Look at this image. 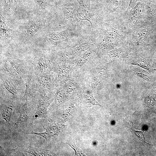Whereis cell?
<instances>
[{
	"instance_id": "1",
	"label": "cell",
	"mask_w": 156,
	"mask_h": 156,
	"mask_svg": "<svg viewBox=\"0 0 156 156\" xmlns=\"http://www.w3.org/2000/svg\"><path fill=\"white\" fill-rule=\"evenodd\" d=\"M126 36L122 31L115 29L110 24L103 23L97 29L94 40L99 53L103 54L121 43Z\"/></svg>"
},
{
	"instance_id": "2",
	"label": "cell",
	"mask_w": 156,
	"mask_h": 156,
	"mask_svg": "<svg viewBox=\"0 0 156 156\" xmlns=\"http://www.w3.org/2000/svg\"><path fill=\"white\" fill-rule=\"evenodd\" d=\"M152 32L149 24L142 19L130 25L127 36L132 44L138 45L148 40Z\"/></svg>"
},
{
	"instance_id": "3",
	"label": "cell",
	"mask_w": 156,
	"mask_h": 156,
	"mask_svg": "<svg viewBox=\"0 0 156 156\" xmlns=\"http://www.w3.org/2000/svg\"><path fill=\"white\" fill-rule=\"evenodd\" d=\"M127 19L131 25L143 19L146 14L144 2H138L136 5L126 12Z\"/></svg>"
},
{
	"instance_id": "4",
	"label": "cell",
	"mask_w": 156,
	"mask_h": 156,
	"mask_svg": "<svg viewBox=\"0 0 156 156\" xmlns=\"http://www.w3.org/2000/svg\"><path fill=\"white\" fill-rule=\"evenodd\" d=\"M70 36V31L69 28L60 32H50L47 34L50 43L54 46L61 42H68Z\"/></svg>"
},
{
	"instance_id": "5",
	"label": "cell",
	"mask_w": 156,
	"mask_h": 156,
	"mask_svg": "<svg viewBox=\"0 0 156 156\" xmlns=\"http://www.w3.org/2000/svg\"><path fill=\"white\" fill-rule=\"evenodd\" d=\"M53 101V99L47 97L41 98L39 100L36 110L34 115L36 119L45 118L47 114L49 106Z\"/></svg>"
},
{
	"instance_id": "6",
	"label": "cell",
	"mask_w": 156,
	"mask_h": 156,
	"mask_svg": "<svg viewBox=\"0 0 156 156\" xmlns=\"http://www.w3.org/2000/svg\"><path fill=\"white\" fill-rule=\"evenodd\" d=\"M92 39L88 36H82L76 43L70 49V52L73 54H78L87 49L90 46Z\"/></svg>"
},
{
	"instance_id": "7",
	"label": "cell",
	"mask_w": 156,
	"mask_h": 156,
	"mask_svg": "<svg viewBox=\"0 0 156 156\" xmlns=\"http://www.w3.org/2000/svg\"><path fill=\"white\" fill-rule=\"evenodd\" d=\"M62 127L60 125L53 123L45 129V131L43 132L36 133L32 131L30 134L40 136L47 141L57 136L62 130Z\"/></svg>"
},
{
	"instance_id": "8",
	"label": "cell",
	"mask_w": 156,
	"mask_h": 156,
	"mask_svg": "<svg viewBox=\"0 0 156 156\" xmlns=\"http://www.w3.org/2000/svg\"><path fill=\"white\" fill-rule=\"evenodd\" d=\"M65 19L73 25L78 24L80 20L77 15V10L75 8L68 5L63 6L62 8Z\"/></svg>"
},
{
	"instance_id": "9",
	"label": "cell",
	"mask_w": 156,
	"mask_h": 156,
	"mask_svg": "<svg viewBox=\"0 0 156 156\" xmlns=\"http://www.w3.org/2000/svg\"><path fill=\"white\" fill-rule=\"evenodd\" d=\"M27 101H26L19 111V116L14 124L15 126H22L27 124L31 112V109Z\"/></svg>"
},
{
	"instance_id": "10",
	"label": "cell",
	"mask_w": 156,
	"mask_h": 156,
	"mask_svg": "<svg viewBox=\"0 0 156 156\" xmlns=\"http://www.w3.org/2000/svg\"><path fill=\"white\" fill-rule=\"evenodd\" d=\"M37 60L36 68L38 75L47 73L50 69V64L45 52L43 51L42 55Z\"/></svg>"
},
{
	"instance_id": "11",
	"label": "cell",
	"mask_w": 156,
	"mask_h": 156,
	"mask_svg": "<svg viewBox=\"0 0 156 156\" xmlns=\"http://www.w3.org/2000/svg\"><path fill=\"white\" fill-rule=\"evenodd\" d=\"M13 109V106L10 103H6L1 106V118L7 125L10 124L11 120Z\"/></svg>"
},
{
	"instance_id": "12",
	"label": "cell",
	"mask_w": 156,
	"mask_h": 156,
	"mask_svg": "<svg viewBox=\"0 0 156 156\" xmlns=\"http://www.w3.org/2000/svg\"><path fill=\"white\" fill-rule=\"evenodd\" d=\"M45 22L44 20L30 22L26 26V30L27 36L31 37L44 26Z\"/></svg>"
},
{
	"instance_id": "13",
	"label": "cell",
	"mask_w": 156,
	"mask_h": 156,
	"mask_svg": "<svg viewBox=\"0 0 156 156\" xmlns=\"http://www.w3.org/2000/svg\"><path fill=\"white\" fill-rule=\"evenodd\" d=\"M77 15L80 20L87 21L90 23L91 27L93 26V21L94 14L89 9L85 10L79 6L77 10Z\"/></svg>"
},
{
	"instance_id": "14",
	"label": "cell",
	"mask_w": 156,
	"mask_h": 156,
	"mask_svg": "<svg viewBox=\"0 0 156 156\" xmlns=\"http://www.w3.org/2000/svg\"><path fill=\"white\" fill-rule=\"evenodd\" d=\"M31 156H49L55 155L52 150L46 149L41 148H37L29 146L26 151Z\"/></svg>"
},
{
	"instance_id": "15",
	"label": "cell",
	"mask_w": 156,
	"mask_h": 156,
	"mask_svg": "<svg viewBox=\"0 0 156 156\" xmlns=\"http://www.w3.org/2000/svg\"><path fill=\"white\" fill-rule=\"evenodd\" d=\"M107 54L111 58L115 59L126 57L129 52L126 48L122 47L110 51Z\"/></svg>"
},
{
	"instance_id": "16",
	"label": "cell",
	"mask_w": 156,
	"mask_h": 156,
	"mask_svg": "<svg viewBox=\"0 0 156 156\" xmlns=\"http://www.w3.org/2000/svg\"><path fill=\"white\" fill-rule=\"evenodd\" d=\"M3 82L5 88L11 94L16 95L17 93V86L15 81L11 79H3Z\"/></svg>"
},
{
	"instance_id": "17",
	"label": "cell",
	"mask_w": 156,
	"mask_h": 156,
	"mask_svg": "<svg viewBox=\"0 0 156 156\" xmlns=\"http://www.w3.org/2000/svg\"><path fill=\"white\" fill-rule=\"evenodd\" d=\"M7 60L9 62L12 68L18 75L22 76L25 74V69L19 62L11 58H9Z\"/></svg>"
},
{
	"instance_id": "18",
	"label": "cell",
	"mask_w": 156,
	"mask_h": 156,
	"mask_svg": "<svg viewBox=\"0 0 156 156\" xmlns=\"http://www.w3.org/2000/svg\"><path fill=\"white\" fill-rule=\"evenodd\" d=\"M129 63V64L138 66L148 70L150 69L147 62L139 57H134L130 59Z\"/></svg>"
},
{
	"instance_id": "19",
	"label": "cell",
	"mask_w": 156,
	"mask_h": 156,
	"mask_svg": "<svg viewBox=\"0 0 156 156\" xmlns=\"http://www.w3.org/2000/svg\"><path fill=\"white\" fill-rule=\"evenodd\" d=\"M38 80L43 87L50 89L52 86L51 79L47 73L38 75Z\"/></svg>"
},
{
	"instance_id": "20",
	"label": "cell",
	"mask_w": 156,
	"mask_h": 156,
	"mask_svg": "<svg viewBox=\"0 0 156 156\" xmlns=\"http://www.w3.org/2000/svg\"><path fill=\"white\" fill-rule=\"evenodd\" d=\"M7 61L3 64L1 70L8 77L15 79L18 75L13 69L9 62L8 61V62H7Z\"/></svg>"
},
{
	"instance_id": "21",
	"label": "cell",
	"mask_w": 156,
	"mask_h": 156,
	"mask_svg": "<svg viewBox=\"0 0 156 156\" xmlns=\"http://www.w3.org/2000/svg\"><path fill=\"white\" fill-rule=\"evenodd\" d=\"M126 0H111L109 8L112 12L125 8Z\"/></svg>"
},
{
	"instance_id": "22",
	"label": "cell",
	"mask_w": 156,
	"mask_h": 156,
	"mask_svg": "<svg viewBox=\"0 0 156 156\" xmlns=\"http://www.w3.org/2000/svg\"><path fill=\"white\" fill-rule=\"evenodd\" d=\"M33 89V85L31 79L30 77H28L26 80L25 93L22 99L27 101L32 94Z\"/></svg>"
},
{
	"instance_id": "23",
	"label": "cell",
	"mask_w": 156,
	"mask_h": 156,
	"mask_svg": "<svg viewBox=\"0 0 156 156\" xmlns=\"http://www.w3.org/2000/svg\"><path fill=\"white\" fill-rule=\"evenodd\" d=\"M66 99L65 94L61 88L56 90L55 95V102L57 105H59L64 102Z\"/></svg>"
},
{
	"instance_id": "24",
	"label": "cell",
	"mask_w": 156,
	"mask_h": 156,
	"mask_svg": "<svg viewBox=\"0 0 156 156\" xmlns=\"http://www.w3.org/2000/svg\"><path fill=\"white\" fill-rule=\"evenodd\" d=\"M133 71L137 76L145 80L149 81L150 79L151 76L150 74L143 69L136 68Z\"/></svg>"
},
{
	"instance_id": "25",
	"label": "cell",
	"mask_w": 156,
	"mask_h": 156,
	"mask_svg": "<svg viewBox=\"0 0 156 156\" xmlns=\"http://www.w3.org/2000/svg\"><path fill=\"white\" fill-rule=\"evenodd\" d=\"M1 16V33L3 37H8L9 36V31L6 23L3 20L4 18Z\"/></svg>"
},
{
	"instance_id": "26",
	"label": "cell",
	"mask_w": 156,
	"mask_h": 156,
	"mask_svg": "<svg viewBox=\"0 0 156 156\" xmlns=\"http://www.w3.org/2000/svg\"><path fill=\"white\" fill-rule=\"evenodd\" d=\"M156 102V95L151 94L146 97L144 101V105L145 106H153Z\"/></svg>"
},
{
	"instance_id": "27",
	"label": "cell",
	"mask_w": 156,
	"mask_h": 156,
	"mask_svg": "<svg viewBox=\"0 0 156 156\" xmlns=\"http://www.w3.org/2000/svg\"><path fill=\"white\" fill-rule=\"evenodd\" d=\"M131 126L129 124V126L128 127L130 129V131L133 132L137 136L138 138L141 142H144L150 145H152V144L148 143L145 141V138L144 135L143 134L142 131H139L137 130H135L134 128L133 127V125Z\"/></svg>"
},
{
	"instance_id": "28",
	"label": "cell",
	"mask_w": 156,
	"mask_h": 156,
	"mask_svg": "<svg viewBox=\"0 0 156 156\" xmlns=\"http://www.w3.org/2000/svg\"><path fill=\"white\" fill-rule=\"evenodd\" d=\"M66 143L69 145L75 151V155L77 156L85 155L83 153L82 151L79 148H77L75 145L74 141V142H67Z\"/></svg>"
},
{
	"instance_id": "29",
	"label": "cell",
	"mask_w": 156,
	"mask_h": 156,
	"mask_svg": "<svg viewBox=\"0 0 156 156\" xmlns=\"http://www.w3.org/2000/svg\"><path fill=\"white\" fill-rule=\"evenodd\" d=\"M146 0H130V2L127 10H128L134 7L138 1L145 2Z\"/></svg>"
},
{
	"instance_id": "30",
	"label": "cell",
	"mask_w": 156,
	"mask_h": 156,
	"mask_svg": "<svg viewBox=\"0 0 156 156\" xmlns=\"http://www.w3.org/2000/svg\"><path fill=\"white\" fill-rule=\"evenodd\" d=\"M38 5L42 8H46L47 5L46 0H36Z\"/></svg>"
},
{
	"instance_id": "31",
	"label": "cell",
	"mask_w": 156,
	"mask_h": 156,
	"mask_svg": "<svg viewBox=\"0 0 156 156\" xmlns=\"http://www.w3.org/2000/svg\"><path fill=\"white\" fill-rule=\"evenodd\" d=\"M78 3L79 6L85 10H88V9L84 4L83 0H76Z\"/></svg>"
},
{
	"instance_id": "32",
	"label": "cell",
	"mask_w": 156,
	"mask_h": 156,
	"mask_svg": "<svg viewBox=\"0 0 156 156\" xmlns=\"http://www.w3.org/2000/svg\"><path fill=\"white\" fill-rule=\"evenodd\" d=\"M153 67L156 71V61H155L153 64Z\"/></svg>"
},
{
	"instance_id": "33",
	"label": "cell",
	"mask_w": 156,
	"mask_h": 156,
	"mask_svg": "<svg viewBox=\"0 0 156 156\" xmlns=\"http://www.w3.org/2000/svg\"><path fill=\"white\" fill-rule=\"evenodd\" d=\"M100 0V1H102V0Z\"/></svg>"
}]
</instances>
